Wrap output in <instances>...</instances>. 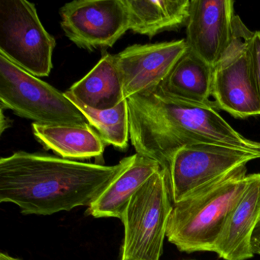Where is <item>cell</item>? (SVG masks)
<instances>
[{"instance_id": "cell-18", "label": "cell", "mask_w": 260, "mask_h": 260, "mask_svg": "<svg viewBox=\"0 0 260 260\" xmlns=\"http://www.w3.org/2000/svg\"><path fill=\"white\" fill-rule=\"evenodd\" d=\"M64 94L84 115L89 125L96 129L105 144H111L121 150L127 148L130 130L127 100L112 109L97 110L77 101L68 92Z\"/></svg>"}, {"instance_id": "cell-17", "label": "cell", "mask_w": 260, "mask_h": 260, "mask_svg": "<svg viewBox=\"0 0 260 260\" xmlns=\"http://www.w3.org/2000/svg\"><path fill=\"white\" fill-rule=\"evenodd\" d=\"M212 76L213 68L187 50L159 88L179 100L212 104Z\"/></svg>"}, {"instance_id": "cell-21", "label": "cell", "mask_w": 260, "mask_h": 260, "mask_svg": "<svg viewBox=\"0 0 260 260\" xmlns=\"http://www.w3.org/2000/svg\"><path fill=\"white\" fill-rule=\"evenodd\" d=\"M11 121H7V118L5 119L4 114V109L1 108V134L4 133V130L10 127Z\"/></svg>"}, {"instance_id": "cell-11", "label": "cell", "mask_w": 260, "mask_h": 260, "mask_svg": "<svg viewBox=\"0 0 260 260\" xmlns=\"http://www.w3.org/2000/svg\"><path fill=\"white\" fill-rule=\"evenodd\" d=\"M233 0H191L186 24L188 51L214 68L234 36Z\"/></svg>"}, {"instance_id": "cell-1", "label": "cell", "mask_w": 260, "mask_h": 260, "mask_svg": "<svg viewBox=\"0 0 260 260\" xmlns=\"http://www.w3.org/2000/svg\"><path fill=\"white\" fill-rule=\"evenodd\" d=\"M135 157L106 166L16 152L0 159V202L14 204L26 215L89 206Z\"/></svg>"}, {"instance_id": "cell-13", "label": "cell", "mask_w": 260, "mask_h": 260, "mask_svg": "<svg viewBox=\"0 0 260 260\" xmlns=\"http://www.w3.org/2000/svg\"><path fill=\"white\" fill-rule=\"evenodd\" d=\"M162 168L157 161L135 153L132 164L89 205V214L95 218L121 219L135 193Z\"/></svg>"}, {"instance_id": "cell-25", "label": "cell", "mask_w": 260, "mask_h": 260, "mask_svg": "<svg viewBox=\"0 0 260 260\" xmlns=\"http://www.w3.org/2000/svg\"><path fill=\"white\" fill-rule=\"evenodd\" d=\"M188 260H196V259H188Z\"/></svg>"}, {"instance_id": "cell-7", "label": "cell", "mask_w": 260, "mask_h": 260, "mask_svg": "<svg viewBox=\"0 0 260 260\" xmlns=\"http://www.w3.org/2000/svg\"><path fill=\"white\" fill-rule=\"evenodd\" d=\"M253 33L236 16L232 41L213 68V101L217 109L240 119L260 115L249 53Z\"/></svg>"}, {"instance_id": "cell-8", "label": "cell", "mask_w": 260, "mask_h": 260, "mask_svg": "<svg viewBox=\"0 0 260 260\" xmlns=\"http://www.w3.org/2000/svg\"><path fill=\"white\" fill-rule=\"evenodd\" d=\"M259 156L226 146L192 144L176 150L168 164L173 204L215 183Z\"/></svg>"}, {"instance_id": "cell-3", "label": "cell", "mask_w": 260, "mask_h": 260, "mask_svg": "<svg viewBox=\"0 0 260 260\" xmlns=\"http://www.w3.org/2000/svg\"><path fill=\"white\" fill-rule=\"evenodd\" d=\"M243 167L173 204L167 237L181 252H214L217 241L232 210L249 182Z\"/></svg>"}, {"instance_id": "cell-12", "label": "cell", "mask_w": 260, "mask_h": 260, "mask_svg": "<svg viewBox=\"0 0 260 260\" xmlns=\"http://www.w3.org/2000/svg\"><path fill=\"white\" fill-rule=\"evenodd\" d=\"M259 222L260 173H253L226 220L214 252L224 260L252 258V237Z\"/></svg>"}, {"instance_id": "cell-15", "label": "cell", "mask_w": 260, "mask_h": 260, "mask_svg": "<svg viewBox=\"0 0 260 260\" xmlns=\"http://www.w3.org/2000/svg\"><path fill=\"white\" fill-rule=\"evenodd\" d=\"M130 30L150 39L186 26L191 0H124Z\"/></svg>"}, {"instance_id": "cell-22", "label": "cell", "mask_w": 260, "mask_h": 260, "mask_svg": "<svg viewBox=\"0 0 260 260\" xmlns=\"http://www.w3.org/2000/svg\"><path fill=\"white\" fill-rule=\"evenodd\" d=\"M0 260H21L20 258H15V257L10 256L8 254H0Z\"/></svg>"}, {"instance_id": "cell-23", "label": "cell", "mask_w": 260, "mask_h": 260, "mask_svg": "<svg viewBox=\"0 0 260 260\" xmlns=\"http://www.w3.org/2000/svg\"><path fill=\"white\" fill-rule=\"evenodd\" d=\"M255 231H260V222L258 223V226H257L256 229H255Z\"/></svg>"}, {"instance_id": "cell-16", "label": "cell", "mask_w": 260, "mask_h": 260, "mask_svg": "<svg viewBox=\"0 0 260 260\" xmlns=\"http://www.w3.org/2000/svg\"><path fill=\"white\" fill-rule=\"evenodd\" d=\"M35 138L46 150L62 158L85 159L102 157L105 143L91 126L32 124Z\"/></svg>"}, {"instance_id": "cell-20", "label": "cell", "mask_w": 260, "mask_h": 260, "mask_svg": "<svg viewBox=\"0 0 260 260\" xmlns=\"http://www.w3.org/2000/svg\"><path fill=\"white\" fill-rule=\"evenodd\" d=\"M252 249L254 254L260 255V231H255L252 237Z\"/></svg>"}, {"instance_id": "cell-19", "label": "cell", "mask_w": 260, "mask_h": 260, "mask_svg": "<svg viewBox=\"0 0 260 260\" xmlns=\"http://www.w3.org/2000/svg\"><path fill=\"white\" fill-rule=\"evenodd\" d=\"M249 53L254 81L260 100V31H254L249 43Z\"/></svg>"}, {"instance_id": "cell-9", "label": "cell", "mask_w": 260, "mask_h": 260, "mask_svg": "<svg viewBox=\"0 0 260 260\" xmlns=\"http://www.w3.org/2000/svg\"><path fill=\"white\" fill-rule=\"evenodd\" d=\"M60 15L67 37L88 51L111 48L130 30L124 0H75L63 6Z\"/></svg>"}, {"instance_id": "cell-10", "label": "cell", "mask_w": 260, "mask_h": 260, "mask_svg": "<svg viewBox=\"0 0 260 260\" xmlns=\"http://www.w3.org/2000/svg\"><path fill=\"white\" fill-rule=\"evenodd\" d=\"M188 50L185 39L134 45L116 54L124 99L159 87L176 62Z\"/></svg>"}, {"instance_id": "cell-24", "label": "cell", "mask_w": 260, "mask_h": 260, "mask_svg": "<svg viewBox=\"0 0 260 260\" xmlns=\"http://www.w3.org/2000/svg\"><path fill=\"white\" fill-rule=\"evenodd\" d=\"M121 260H135V259H131V258H121Z\"/></svg>"}, {"instance_id": "cell-4", "label": "cell", "mask_w": 260, "mask_h": 260, "mask_svg": "<svg viewBox=\"0 0 260 260\" xmlns=\"http://www.w3.org/2000/svg\"><path fill=\"white\" fill-rule=\"evenodd\" d=\"M168 169L155 173L132 198L121 221L122 258L159 260L173 209Z\"/></svg>"}, {"instance_id": "cell-6", "label": "cell", "mask_w": 260, "mask_h": 260, "mask_svg": "<svg viewBox=\"0 0 260 260\" xmlns=\"http://www.w3.org/2000/svg\"><path fill=\"white\" fill-rule=\"evenodd\" d=\"M55 46L35 4L25 0L0 1V54L35 77H48Z\"/></svg>"}, {"instance_id": "cell-5", "label": "cell", "mask_w": 260, "mask_h": 260, "mask_svg": "<svg viewBox=\"0 0 260 260\" xmlns=\"http://www.w3.org/2000/svg\"><path fill=\"white\" fill-rule=\"evenodd\" d=\"M0 103L4 109L45 125L87 126L77 106L51 85L0 54Z\"/></svg>"}, {"instance_id": "cell-2", "label": "cell", "mask_w": 260, "mask_h": 260, "mask_svg": "<svg viewBox=\"0 0 260 260\" xmlns=\"http://www.w3.org/2000/svg\"><path fill=\"white\" fill-rule=\"evenodd\" d=\"M130 140L138 154L168 169L170 158L182 146L211 144L259 156L260 142L247 139L218 113L215 103L179 100L159 88L127 99Z\"/></svg>"}, {"instance_id": "cell-14", "label": "cell", "mask_w": 260, "mask_h": 260, "mask_svg": "<svg viewBox=\"0 0 260 260\" xmlns=\"http://www.w3.org/2000/svg\"><path fill=\"white\" fill-rule=\"evenodd\" d=\"M66 92L97 110L112 109L125 100L115 55L103 54L98 63Z\"/></svg>"}]
</instances>
